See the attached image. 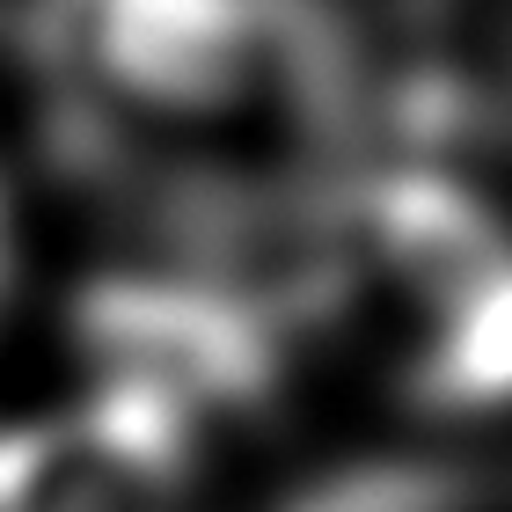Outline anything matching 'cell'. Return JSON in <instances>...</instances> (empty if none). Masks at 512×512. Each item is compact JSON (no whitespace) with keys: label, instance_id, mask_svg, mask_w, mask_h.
Listing matches in <instances>:
<instances>
[]
</instances>
